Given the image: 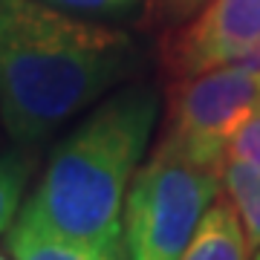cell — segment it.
Instances as JSON below:
<instances>
[{
	"label": "cell",
	"mask_w": 260,
	"mask_h": 260,
	"mask_svg": "<svg viewBox=\"0 0 260 260\" xmlns=\"http://www.w3.org/2000/svg\"><path fill=\"white\" fill-rule=\"evenodd\" d=\"M251 260H260V249H257V251H254V257H251Z\"/></svg>",
	"instance_id": "4fadbf2b"
},
{
	"label": "cell",
	"mask_w": 260,
	"mask_h": 260,
	"mask_svg": "<svg viewBox=\"0 0 260 260\" xmlns=\"http://www.w3.org/2000/svg\"><path fill=\"white\" fill-rule=\"evenodd\" d=\"M159 119L153 87L113 93L67 136L47 162L20 217L87 246H124V200Z\"/></svg>",
	"instance_id": "7a4b0ae2"
},
{
	"label": "cell",
	"mask_w": 260,
	"mask_h": 260,
	"mask_svg": "<svg viewBox=\"0 0 260 260\" xmlns=\"http://www.w3.org/2000/svg\"><path fill=\"white\" fill-rule=\"evenodd\" d=\"M29 171H32V162L20 150L0 156V234L12 229L15 217H18Z\"/></svg>",
	"instance_id": "9c48e42d"
},
{
	"label": "cell",
	"mask_w": 260,
	"mask_h": 260,
	"mask_svg": "<svg viewBox=\"0 0 260 260\" xmlns=\"http://www.w3.org/2000/svg\"><path fill=\"white\" fill-rule=\"evenodd\" d=\"M58 9L84 12V15H104V18H121L139 9L142 0H47Z\"/></svg>",
	"instance_id": "30bf717a"
},
{
	"label": "cell",
	"mask_w": 260,
	"mask_h": 260,
	"mask_svg": "<svg viewBox=\"0 0 260 260\" xmlns=\"http://www.w3.org/2000/svg\"><path fill=\"white\" fill-rule=\"evenodd\" d=\"M229 159H240V162L260 165V110L237 130V136L229 145Z\"/></svg>",
	"instance_id": "8fae6325"
},
{
	"label": "cell",
	"mask_w": 260,
	"mask_h": 260,
	"mask_svg": "<svg viewBox=\"0 0 260 260\" xmlns=\"http://www.w3.org/2000/svg\"><path fill=\"white\" fill-rule=\"evenodd\" d=\"M260 49V0H208L165 47L177 81L243 61Z\"/></svg>",
	"instance_id": "5b68a950"
},
{
	"label": "cell",
	"mask_w": 260,
	"mask_h": 260,
	"mask_svg": "<svg viewBox=\"0 0 260 260\" xmlns=\"http://www.w3.org/2000/svg\"><path fill=\"white\" fill-rule=\"evenodd\" d=\"M251 257H254V251L249 246L240 214H237V208L229 197H220L203 217L194 240L179 260H251Z\"/></svg>",
	"instance_id": "8992f818"
},
{
	"label": "cell",
	"mask_w": 260,
	"mask_h": 260,
	"mask_svg": "<svg viewBox=\"0 0 260 260\" xmlns=\"http://www.w3.org/2000/svg\"><path fill=\"white\" fill-rule=\"evenodd\" d=\"M205 3L208 0H159L162 12L171 15V18H188V15H194V12L203 9Z\"/></svg>",
	"instance_id": "7c38bea8"
},
{
	"label": "cell",
	"mask_w": 260,
	"mask_h": 260,
	"mask_svg": "<svg viewBox=\"0 0 260 260\" xmlns=\"http://www.w3.org/2000/svg\"><path fill=\"white\" fill-rule=\"evenodd\" d=\"M0 260H6V257H3V254H0Z\"/></svg>",
	"instance_id": "5bb4252c"
},
{
	"label": "cell",
	"mask_w": 260,
	"mask_h": 260,
	"mask_svg": "<svg viewBox=\"0 0 260 260\" xmlns=\"http://www.w3.org/2000/svg\"><path fill=\"white\" fill-rule=\"evenodd\" d=\"M223 188H225V197L232 200L237 214H240L251 251H257L260 249V165L229 159L223 171Z\"/></svg>",
	"instance_id": "ba28073f"
},
{
	"label": "cell",
	"mask_w": 260,
	"mask_h": 260,
	"mask_svg": "<svg viewBox=\"0 0 260 260\" xmlns=\"http://www.w3.org/2000/svg\"><path fill=\"white\" fill-rule=\"evenodd\" d=\"M6 243H9L12 260H130L127 246L102 249V246L67 240V237H58V234L23 220L20 214L12 223Z\"/></svg>",
	"instance_id": "52a82bcc"
},
{
	"label": "cell",
	"mask_w": 260,
	"mask_h": 260,
	"mask_svg": "<svg viewBox=\"0 0 260 260\" xmlns=\"http://www.w3.org/2000/svg\"><path fill=\"white\" fill-rule=\"evenodd\" d=\"M225 168L156 145L124 200V246L130 260H179L220 197Z\"/></svg>",
	"instance_id": "3957f363"
},
{
	"label": "cell",
	"mask_w": 260,
	"mask_h": 260,
	"mask_svg": "<svg viewBox=\"0 0 260 260\" xmlns=\"http://www.w3.org/2000/svg\"><path fill=\"white\" fill-rule=\"evenodd\" d=\"M257 110L260 49H254L243 61L182 78L168 99V121L156 145L225 168L232 139Z\"/></svg>",
	"instance_id": "277c9868"
},
{
	"label": "cell",
	"mask_w": 260,
	"mask_h": 260,
	"mask_svg": "<svg viewBox=\"0 0 260 260\" xmlns=\"http://www.w3.org/2000/svg\"><path fill=\"white\" fill-rule=\"evenodd\" d=\"M139 67L136 41L47 0H0V121L38 145Z\"/></svg>",
	"instance_id": "6da1fadb"
}]
</instances>
